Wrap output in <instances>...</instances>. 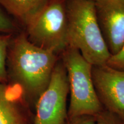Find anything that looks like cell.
Masks as SVG:
<instances>
[{"mask_svg": "<svg viewBox=\"0 0 124 124\" xmlns=\"http://www.w3.org/2000/svg\"><path fill=\"white\" fill-rule=\"evenodd\" d=\"M24 31L32 44L60 56L69 46L66 0H51Z\"/></svg>", "mask_w": 124, "mask_h": 124, "instance_id": "obj_4", "label": "cell"}, {"mask_svg": "<svg viewBox=\"0 0 124 124\" xmlns=\"http://www.w3.org/2000/svg\"><path fill=\"white\" fill-rule=\"evenodd\" d=\"M92 78L103 108L124 123V71L106 64L93 66Z\"/></svg>", "mask_w": 124, "mask_h": 124, "instance_id": "obj_6", "label": "cell"}, {"mask_svg": "<svg viewBox=\"0 0 124 124\" xmlns=\"http://www.w3.org/2000/svg\"><path fill=\"white\" fill-rule=\"evenodd\" d=\"M13 35L0 33V83H8L7 54Z\"/></svg>", "mask_w": 124, "mask_h": 124, "instance_id": "obj_10", "label": "cell"}, {"mask_svg": "<svg viewBox=\"0 0 124 124\" xmlns=\"http://www.w3.org/2000/svg\"><path fill=\"white\" fill-rule=\"evenodd\" d=\"M106 65L114 69L124 71V45L117 54L110 57Z\"/></svg>", "mask_w": 124, "mask_h": 124, "instance_id": "obj_12", "label": "cell"}, {"mask_svg": "<svg viewBox=\"0 0 124 124\" xmlns=\"http://www.w3.org/2000/svg\"><path fill=\"white\" fill-rule=\"evenodd\" d=\"M23 100L17 87L0 83V124H28L21 103Z\"/></svg>", "mask_w": 124, "mask_h": 124, "instance_id": "obj_8", "label": "cell"}, {"mask_svg": "<svg viewBox=\"0 0 124 124\" xmlns=\"http://www.w3.org/2000/svg\"><path fill=\"white\" fill-rule=\"evenodd\" d=\"M98 24L111 56L124 45V0H94Z\"/></svg>", "mask_w": 124, "mask_h": 124, "instance_id": "obj_7", "label": "cell"}, {"mask_svg": "<svg viewBox=\"0 0 124 124\" xmlns=\"http://www.w3.org/2000/svg\"><path fill=\"white\" fill-rule=\"evenodd\" d=\"M21 31L17 23L0 6V33L15 35Z\"/></svg>", "mask_w": 124, "mask_h": 124, "instance_id": "obj_11", "label": "cell"}, {"mask_svg": "<svg viewBox=\"0 0 124 124\" xmlns=\"http://www.w3.org/2000/svg\"><path fill=\"white\" fill-rule=\"evenodd\" d=\"M95 117L98 124H124L116 116L104 110Z\"/></svg>", "mask_w": 124, "mask_h": 124, "instance_id": "obj_13", "label": "cell"}, {"mask_svg": "<svg viewBox=\"0 0 124 124\" xmlns=\"http://www.w3.org/2000/svg\"><path fill=\"white\" fill-rule=\"evenodd\" d=\"M69 93L67 74L60 58L48 85L36 103L33 124H65Z\"/></svg>", "mask_w": 124, "mask_h": 124, "instance_id": "obj_5", "label": "cell"}, {"mask_svg": "<svg viewBox=\"0 0 124 124\" xmlns=\"http://www.w3.org/2000/svg\"><path fill=\"white\" fill-rule=\"evenodd\" d=\"M51 0H0V6L19 25L24 28Z\"/></svg>", "mask_w": 124, "mask_h": 124, "instance_id": "obj_9", "label": "cell"}, {"mask_svg": "<svg viewBox=\"0 0 124 124\" xmlns=\"http://www.w3.org/2000/svg\"><path fill=\"white\" fill-rule=\"evenodd\" d=\"M67 124H98L95 116H83L69 119Z\"/></svg>", "mask_w": 124, "mask_h": 124, "instance_id": "obj_14", "label": "cell"}, {"mask_svg": "<svg viewBox=\"0 0 124 124\" xmlns=\"http://www.w3.org/2000/svg\"><path fill=\"white\" fill-rule=\"evenodd\" d=\"M60 56L32 44L23 31L15 34L7 58L8 83L17 87L24 100L36 104L48 85Z\"/></svg>", "mask_w": 124, "mask_h": 124, "instance_id": "obj_1", "label": "cell"}, {"mask_svg": "<svg viewBox=\"0 0 124 124\" xmlns=\"http://www.w3.org/2000/svg\"><path fill=\"white\" fill-rule=\"evenodd\" d=\"M67 74L70 93L69 119L83 116H95L103 110L96 94L92 78L93 65L79 51L68 46L60 56Z\"/></svg>", "mask_w": 124, "mask_h": 124, "instance_id": "obj_3", "label": "cell"}, {"mask_svg": "<svg viewBox=\"0 0 124 124\" xmlns=\"http://www.w3.org/2000/svg\"><path fill=\"white\" fill-rule=\"evenodd\" d=\"M69 46L93 66L106 64L111 56L95 16L94 0H66Z\"/></svg>", "mask_w": 124, "mask_h": 124, "instance_id": "obj_2", "label": "cell"}]
</instances>
